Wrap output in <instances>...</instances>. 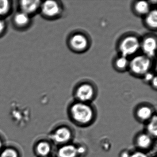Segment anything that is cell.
<instances>
[{
	"mask_svg": "<svg viewBox=\"0 0 157 157\" xmlns=\"http://www.w3.org/2000/svg\"><path fill=\"white\" fill-rule=\"evenodd\" d=\"M67 112L71 123L79 127L86 128L92 125L97 117L96 108L91 103L75 100L69 105Z\"/></svg>",
	"mask_w": 157,
	"mask_h": 157,
	"instance_id": "obj_1",
	"label": "cell"
},
{
	"mask_svg": "<svg viewBox=\"0 0 157 157\" xmlns=\"http://www.w3.org/2000/svg\"><path fill=\"white\" fill-rule=\"evenodd\" d=\"M141 39L137 35L128 33L121 37L118 41L117 49L119 55L132 58L137 54L140 49Z\"/></svg>",
	"mask_w": 157,
	"mask_h": 157,
	"instance_id": "obj_2",
	"label": "cell"
},
{
	"mask_svg": "<svg viewBox=\"0 0 157 157\" xmlns=\"http://www.w3.org/2000/svg\"><path fill=\"white\" fill-rule=\"evenodd\" d=\"M152 64V59L143 54H137L129 59L128 71L134 77L142 78L146 73L151 71Z\"/></svg>",
	"mask_w": 157,
	"mask_h": 157,
	"instance_id": "obj_3",
	"label": "cell"
},
{
	"mask_svg": "<svg viewBox=\"0 0 157 157\" xmlns=\"http://www.w3.org/2000/svg\"><path fill=\"white\" fill-rule=\"evenodd\" d=\"M69 49L74 53L81 54L89 50L91 46V39L87 33L82 31H74L67 39Z\"/></svg>",
	"mask_w": 157,
	"mask_h": 157,
	"instance_id": "obj_4",
	"label": "cell"
},
{
	"mask_svg": "<svg viewBox=\"0 0 157 157\" xmlns=\"http://www.w3.org/2000/svg\"><path fill=\"white\" fill-rule=\"evenodd\" d=\"M75 136L73 129L68 125L60 124L54 128L49 134L48 139L57 147L72 142Z\"/></svg>",
	"mask_w": 157,
	"mask_h": 157,
	"instance_id": "obj_5",
	"label": "cell"
},
{
	"mask_svg": "<svg viewBox=\"0 0 157 157\" xmlns=\"http://www.w3.org/2000/svg\"><path fill=\"white\" fill-rule=\"evenodd\" d=\"M97 95V89L90 81H83L79 82L73 91L75 101L82 102L90 103L95 99Z\"/></svg>",
	"mask_w": 157,
	"mask_h": 157,
	"instance_id": "obj_6",
	"label": "cell"
},
{
	"mask_svg": "<svg viewBox=\"0 0 157 157\" xmlns=\"http://www.w3.org/2000/svg\"><path fill=\"white\" fill-rule=\"evenodd\" d=\"M64 11V7L61 2L48 0L42 2L39 13L47 20L54 21L59 19Z\"/></svg>",
	"mask_w": 157,
	"mask_h": 157,
	"instance_id": "obj_7",
	"label": "cell"
},
{
	"mask_svg": "<svg viewBox=\"0 0 157 157\" xmlns=\"http://www.w3.org/2000/svg\"><path fill=\"white\" fill-rule=\"evenodd\" d=\"M54 145L48 138L39 139L35 142L33 151L36 157L52 156Z\"/></svg>",
	"mask_w": 157,
	"mask_h": 157,
	"instance_id": "obj_8",
	"label": "cell"
},
{
	"mask_svg": "<svg viewBox=\"0 0 157 157\" xmlns=\"http://www.w3.org/2000/svg\"><path fill=\"white\" fill-rule=\"evenodd\" d=\"M154 107L148 104L138 105L135 108L134 115L135 118L141 123L146 124L155 114Z\"/></svg>",
	"mask_w": 157,
	"mask_h": 157,
	"instance_id": "obj_9",
	"label": "cell"
},
{
	"mask_svg": "<svg viewBox=\"0 0 157 157\" xmlns=\"http://www.w3.org/2000/svg\"><path fill=\"white\" fill-rule=\"evenodd\" d=\"M156 139L145 132L138 133L134 139V144L137 150L147 152L151 149L154 146Z\"/></svg>",
	"mask_w": 157,
	"mask_h": 157,
	"instance_id": "obj_10",
	"label": "cell"
},
{
	"mask_svg": "<svg viewBox=\"0 0 157 157\" xmlns=\"http://www.w3.org/2000/svg\"><path fill=\"white\" fill-rule=\"evenodd\" d=\"M157 48V37L153 34H148L140 40V49L143 55L152 59L155 56Z\"/></svg>",
	"mask_w": 157,
	"mask_h": 157,
	"instance_id": "obj_11",
	"label": "cell"
},
{
	"mask_svg": "<svg viewBox=\"0 0 157 157\" xmlns=\"http://www.w3.org/2000/svg\"><path fill=\"white\" fill-rule=\"evenodd\" d=\"M12 24L16 30L25 31L32 25V17L19 10L13 14L12 19Z\"/></svg>",
	"mask_w": 157,
	"mask_h": 157,
	"instance_id": "obj_12",
	"label": "cell"
},
{
	"mask_svg": "<svg viewBox=\"0 0 157 157\" xmlns=\"http://www.w3.org/2000/svg\"><path fill=\"white\" fill-rule=\"evenodd\" d=\"M42 1L39 0H22L19 2L20 10L33 17L39 13Z\"/></svg>",
	"mask_w": 157,
	"mask_h": 157,
	"instance_id": "obj_13",
	"label": "cell"
},
{
	"mask_svg": "<svg viewBox=\"0 0 157 157\" xmlns=\"http://www.w3.org/2000/svg\"><path fill=\"white\" fill-rule=\"evenodd\" d=\"M55 157H79L77 144L72 142L57 147Z\"/></svg>",
	"mask_w": 157,
	"mask_h": 157,
	"instance_id": "obj_14",
	"label": "cell"
},
{
	"mask_svg": "<svg viewBox=\"0 0 157 157\" xmlns=\"http://www.w3.org/2000/svg\"><path fill=\"white\" fill-rule=\"evenodd\" d=\"M133 12L136 15L144 17L151 10L150 2L146 1H136L132 5Z\"/></svg>",
	"mask_w": 157,
	"mask_h": 157,
	"instance_id": "obj_15",
	"label": "cell"
},
{
	"mask_svg": "<svg viewBox=\"0 0 157 157\" xmlns=\"http://www.w3.org/2000/svg\"><path fill=\"white\" fill-rule=\"evenodd\" d=\"M143 18V22L146 27L151 31H156L157 27V10L151 9Z\"/></svg>",
	"mask_w": 157,
	"mask_h": 157,
	"instance_id": "obj_16",
	"label": "cell"
},
{
	"mask_svg": "<svg viewBox=\"0 0 157 157\" xmlns=\"http://www.w3.org/2000/svg\"><path fill=\"white\" fill-rule=\"evenodd\" d=\"M129 59L128 58L119 55L113 60V67L118 72H124L128 71Z\"/></svg>",
	"mask_w": 157,
	"mask_h": 157,
	"instance_id": "obj_17",
	"label": "cell"
},
{
	"mask_svg": "<svg viewBox=\"0 0 157 157\" xmlns=\"http://www.w3.org/2000/svg\"><path fill=\"white\" fill-rule=\"evenodd\" d=\"M0 157H22V154L17 146L6 144L0 152Z\"/></svg>",
	"mask_w": 157,
	"mask_h": 157,
	"instance_id": "obj_18",
	"label": "cell"
},
{
	"mask_svg": "<svg viewBox=\"0 0 157 157\" xmlns=\"http://www.w3.org/2000/svg\"><path fill=\"white\" fill-rule=\"evenodd\" d=\"M145 124V132L156 139L157 136V117L156 114Z\"/></svg>",
	"mask_w": 157,
	"mask_h": 157,
	"instance_id": "obj_19",
	"label": "cell"
},
{
	"mask_svg": "<svg viewBox=\"0 0 157 157\" xmlns=\"http://www.w3.org/2000/svg\"><path fill=\"white\" fill-rule=\"evenodd\" d=\"M11 1L0 0V18L4 19L10 15L13 10Z\"/></svg>",
	"mask_w": 157,
	"mask_h": 157,
	"instance_id": "obj_20",
	"label": "cell"
},
{
	"mask_svg": "<svg viewBox=\"0 0 157 157\" xmlns=\"http://www.w3.org/2000/svg\"><path fill=\"white\" fill-rule=\"evenodd\" d=\"M7 30V23L4 19L0 18V38L5 34Z\"/></svg>",
	"mask_w": 157,
	"mask_h": 157,
	"instance_id": "obj_21",
	"label": "cell"
},
{
	"mask_svg": "<svg viewBox=\"0 0 157 157\" xmlns=\"http://www.w3.org/2000/svg\"><path fill=\"white\" fill-rule=\"evenodd\" d=\"M129 157H149V156L147 152L136 150L135 151H131Z\"/></svg>",
	"mask_w": 157,
	"mask_h": 157,
	"instance_id": "obj_22",
	"label": "cell"
},
{
	"mask_svg": "<svg viewBox=\"0 0 157 157\" xmlns=\"http://www.w3.org/2000/svg\"><path fill=\"white\" fill-rule=\"evenodd\" d=\"M78 153L79 157H83L87 154L88 150L86 146L82 144H77Z\"/></svg>",
	"mask_w": 157,
	"mask_h": 157,
	"instance_id": "obj_23",
	"label": "cell"
},
{
	"mask_svg": "<svg viewBox=\"0 0 157 157\" xmlns=\"http://www.w3.org/2000/svg\"><path fill=\"white\" fill-rule=\"evenodd\" d=\"M155 74L151 71H150L149 72H147L146 74L142 77V78L143 81L145 82L146 83H150L152 79L155 76Z\"/></svg>",
	"mask_w": 157,
	"mask_h": 157,
	"instance_id": "obj_24",
	"label": "cell"
},
{
	"mask_svg": "<svg viewBox=\"0 0 157 157\" xmlns=\"http://www.w3.org/2000/svg\"><path fill=\"white\" fill-rule=\"evenodd\" d=\"M5 138L0 133V152L2 150V149L6 146Z\"/></svg>",
	"mask_w": 157,
	"mask_h": 157,
	"instance_id": "obj_25",
	"label": "cell"
},
{
	"mask_svg": "<svg viewBox=\"0 0 157 157\" xmlns=\"http://www.w3.org/2000/svg\"><path fill=\"white\" fill-rule=\"evenodd\" d=\"M150 84L151 85V86L152 89H153V90H157V78L156 75H155L154 76L153 78L152 79V80L151 81V82H150Z\"/></svg>",
	"mask_w": 157,
	"mask_h": 157,
	"instance_id": "obj_26",
	"label": "cell"
},
{
	"mask_svg": "<svg viewBox=\"0 0 157 157\" xmlns=\"http://www.w3.org/2000/svg\"><path fill=\"white\" fill-rule=\"evenodd\" d=\"M131 152V151L130 152V151H128V150H125L121 151L119 156H120V157H129Z\"/></svg>",
	"mask_w": 157,
	"mask_h": 157,
	"instance_id": "obj_27",
	"label": "cell"
},
{
	"mask_svg": "<svg viewBox=\"0 0 157 157\" xmlns=\"http://www.w3.org/2000/svg\"><path fill=\"white\" fill-rule=\"evenodd\" d=\"M54 157V156H48V157Z\"/></svg>",
	"mask_w": 157,
	"mask_h": 157,
	"instance_id": "obj_28",
	"label": "cell"
},
{
	"mask_svg": "<svg viewBox=\"0 0 157 157\" xmlns=\"http://www.w3.org/2000/svg\"><path fill=\"white\" fill-rule=\"evenodd\" d=\"M155 157H156V156H155Z\"/></svg>",
	"mask_w": 157,
	"mask_h": 157,
	"instance_id": "obj_29",
	"label": "cell"
}]
</instances>
